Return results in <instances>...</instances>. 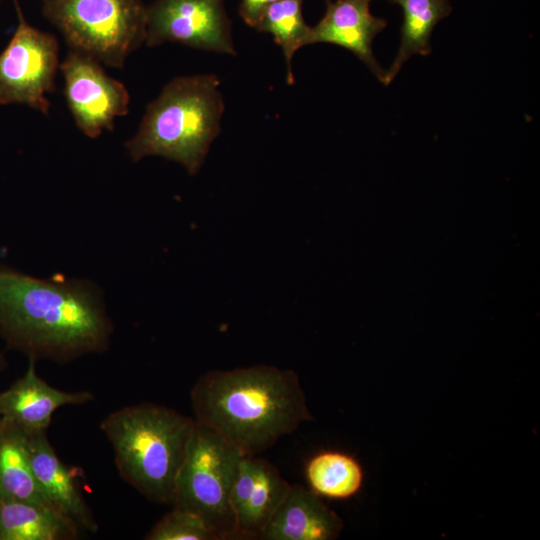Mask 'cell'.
<instances>
[{
  "label": "cell",
  "instance_id": "cell-1",
  "mask_svg": "<svg viewBox=\"0 0 540 540\" xmlns=\"http://www.w3.org/2000/svg\"><path fill=\"white\" fill-rule=\"evenodd\" d=\"M114 327L91 280L39 278L0 264V335L28 358L67 363L109 347Z\"/></svg>",
  "mask_w": 540,
  "mask_h": 540
},
{
  "label": "cell",
  "instance_id": "cell-2",
  "mask_svg": "<svg viewBox=\"0 0 540 540\" xmlns=\"http://www.w3.org/2000/svg\"><path fill=\"white\" fill-rule=\"evenodd\" d=\"M194 420L244 455H256L313 419L293 370L256 365L212 370L190 392Z\"/></svg>",
  "mask_w": 540,
  "mask_h": 540
},
{
  "label": "cell",
  "instance_id": "cell-3",
  "mask_svg": "<svg viewBox=\"0 0 540 540\" xmlns=\"http://www.w3.org/2000/svg\"><path fill=\"white\" fill-rule=\"evenodd\" d=\"M194 418L155 404L125 406L100 424L121 477L147 499L172 505Z\"/></svg>",
  "mask_w": 540,
  "mask_h": 540
},
{
  "label": "cell",
  "instance_id": "cell-4",
  "mask_svg": "<svg viewBox=\"0 0 540 540\" xmlns=\"http://www.w3.org/2000/svg\"><path fill=\"white\" fill-rule=\"evenodd\" d=\"M219 84L214 75L182 76L167 83L125 143L131 160L160 156L195 175L220 132L224 105Z\"/></svg>",
  "mask_w": 540,
  "mask_h": 540
},
{
  "label": "cell",
  "instance_id": "cell-5",
  "mask_svg": "<svg viewBox=\"0 0 540 540\" xmlns=\"http://www.w3.org/2000/svg\"><path fill=\"white\" fill-rule=\"evenodd\" d=\"M43 16L69 49L101 64L123 68L146 39L147 6L142 0H41Z\"/></svg>",
  "mask_w": 540,
  "mask_h": 540
},
{
  "label": "cell",
  "instance_id": "cell-6",
  "mask_svg": "<svg viewBox=\"0 0 540 540\" xmlns=\"http://www.w3.org/2000/svg\"><path fill=\"white\" fill-rule=\"evenodd\" d=\"M244 454L195 421L178 471L172 508L199 516L220 540H237L231 492Z\"/></svg>",
  "mask_w": 540,
  "mask_h": 540
},
{
  "label": "cell",
  "instance_id": "cell-7",
  "mask_svg": "<svg viewBox=\"0 0 540 540\" xmlns=\"http://www.w3.org/2000/svg\"><path fill=\"white\" fill-rule=\"evenodd\" d=\"M18 24L0 53V105L24 104L49 115L46 94L55 91L59 62L56 37L30 25L19 0H13Z\"/></svg>",
  "mask_w": 540,
  "mask_h": 540
},
{
  "label": "cell",
  "instance_id": "cell-8",
  "mask_svg": "<svg viewBox=\"0 0 540 540\" xmlns=\"http://www.w3.org/2000/svg\"><path fill=\"white\" fill-rule=\"evenodd\" d=\"M64 96L78 129L89 138L114 129L115 119L129 111L125 85L108 75L94 58L69 49L59 66Z\"/></svg>",
  "mask_w": 540,
  "mask_h": 540
},
{
  "label": "cell",
  "instance_id": "cell-9",
  "mask_svg": "<svg viewBox=\"0 0 540 540\" xmlns=\"http://www.w3.org/2000/svg\"><path fill=\"white\" fill-rule=\"evenodd\" d=\"M165 42L235 54L223 0H155L147 6L145 43Z\"/></svg>",
  "mask_w": 540,
  "mask_h": 540
},
{
  "label": "cell",
  "instance_id": "cell-10",
  "mask_svg": "<svg viewBox=\"0 0 540 540\" xmlns=\"http://www.w3.org/2000/svg\"><path fill=\"white\" fill-rule=\"evenodd\" d=\"M290 487L272 463L244 455L231 492L237 540L259 539Z\"/></svg>",
  "mask_w": 540,
  "mask_h": 540
},
{
  "label": "cell",
  "instance_id": "cell-11",
  "mask_svg": "<svg viewBox=\"0 0 540 540\" xmlns=\"http://www.w3.org/2000/svg\"><path fill=\"white\" fill-rule=\"evenodd\" d=\"M371 1H327L324 16L310 29L307 45L328 43L349 50L384 84L386 71L374 57L372 44L387 23L371 13Z\"/></svg>",
  "mask_w": 540,
  "mask_h": 540
},
{
  "label": "cell",
  "instance_id": "cell-12",
  "mask_svg": "<svg viewBox=\"0 0 540 540\" xmlns=\"http://www.w3.org/2000/svg\"><path fill=\"white\" fill-rule=\"evenodd\" d=\"M35 363L29 358L24 375L0 393V422L22 432L46 431L57 409L93 399L89 391L67 392L50 386L37 374Z\"/></svg>",
  "mask_w": 540,
  "mask_h": 540
},
{
  "label": "cell",
  "instance_id": "cell-13",
  "mask_svg": "<svg viewBox=\"0 0 540 540\" xmlns=\"http://www.w3.org/2000/svg\"><path fill=\"white\" fill-rule=\"evenodd\" d=\"M22 433L33 474L50 504L79 528L96 532L98 526L76 479L58 458L47 439L46 431Z\"/></svg>",
  "mask_w": 540,
  "mask_h": 540
},
{
  "label": "cell",
  "instance_id": "cell-14",
  "mask_svg": "<svg viewBox=\"0 0 540 540\" xmlns=\"http://www.w3.org/2000/svg\"><path fill=\"white\" fill-rule=\"evenodd\" d=\"M342 529V519L320 496L304 486L291 485L259 539L333 540Z\"/></svg>",
  "mask_w": 540,
  "mask_h": 540
},
{
  "label": "cell",
  "instance_id": "cell-15",
  "mask_svg": "<svg viewBox=\"0 0 540 540\" xmlns=\"http://www.w3.org/2000/svg\"><path fill=\"white\" fill-rule=\"evenodd\" d=\"M78 530L51 505L0 500V540H70Z\"/></svg>",
  "mask_w": 540,
  "mask_h": 540
},
{
  "label": "cell",
  "instance_id": "cell-16",
  "mask_svg": "<svg viewBox=\"0 0 540 540\" xmlns=\"http://www.w3.org/2000/svg\"><path fill=\"white\" fill-rule=\"evenodd\" d=\"M403 11L401 40L393 64L386 71L384 84L388 85L403 64L415 54L431 52V35L439 21L451 12L449 0H389Z\"/></svg>",
  "mask_w": 540,
  "mask_h": 540
},
{
  "label": "cell",
  "instance_id": "cell-17",
  "mask_svg": "<svg viewBox=\"0 0 540 540\" xmlns=\"http://www.w3.org/2000/svg\"><path fill=\"white\" fill-rule=\"evenodd\" d=\"M0 500L51 505L33 474L23 433L1 422Z\"/></svg>",
  "mask_w": 540,
  "mask_h": 540
},
{
  "label": "cell",
  "instance_id": "cell-18",
  "mask_svg": "<svg viewBox=\"0 0 540 540\" xmlns=\"http://www.w3.org/2000/svg\"><path fill=\"white\" fill-rule=\"evenodd\" d=\"M310 489L318 496L344 500L355 496L362 488L364 472L353 456L340 451H322L306 465Z\"/></svg>",
  "mask_w": 540,
  "mask_h": 540
},
{
  "label": "cell",
  "instance_id": "cell-19",
  "mask_svg": "<svg viewBox=\"0 0 540 540\" xmlns=\"http://www.w3.org/2000/svg\"><path fill=\"white\" fill-rule=\"evenodd\" d=\"M303 0H276L263 13L257 30L269 33L281 47L287 63V80L294 82L292 58L297 50L307 45L311 27L303 17Z\"/></svg>",
  "mask_w": 540,
  "mask_h": 540
},
{
  "label": "cell",
  "instance_id": "cell-20",
  "mask_svg": "<svg viewBox=\"0 0 540 540\" xmlns=\"http://www.w3.org/2000/svg\"><path fill=\"white\" fill-rule=\"evenodd\" d=\"M148 540H220L196 514L172 508L146 535Z\"/></svg>",
  "mask_w": 540,
  "mask_h": 540
},
{
  "label": "cell",
  "instance_id": "cell-21",
  "mask_svg": "<svg viewBox=\"0 0 540 540\" xmlns=\"http://www.w3.org/2000/svg\"><path fill=\"white\" fill-rule=\"evenodd\" d=\"M276 0H242L239 14L251 27H256L265 10Z\"/></svg>",
  "mask_w": 540,
  "mask_h": 540
},
{
  "label": "cell",
  "instance_id": "cell-22",
  "mask_svg": "<svg viewBox=\"0 0 540 540\" xmlns=\"http://www.w3.org/2000/svg\"><path fill=\"white\" fill-rule=\"evenodd\" d=\"M4 367H5V357L3 353H0V372L4 369Z\"/></svg>",
  "mask_w": 540,
  "mask_h": 540
},
{
  "label": "cell",
  "instance_id": "cell-23",
  "mask_svg": "<svg viewBox=\"0 0 540 540\" xmlns=\"http://www.w3.org/2000/svg\"><path fill=\"white\" fill-rule=\"evenodd\" d=\"M2 0H0V3H1Z\"/></svg>",
  "mask_w": 540,
  "mask_h": 540
},
{
  "label": "cell",
  "instance_id": "cell-24",
  "mask_svg": "<svg viewBox=\"0 0 540 540\" xmlns=\"http://www.w3.org/2000/svg\"><path fill=\"white\" fill-rule=\"evenodd\" d=\"M327 1H329V0H327Z\"/></svg>",
  "mask_w": 540,
  "mask_h": 540
}]
</instances>
